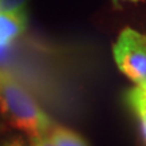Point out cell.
Returning <instances> with one entry per match:
<instances>
[{"instance_id":"1","label":"cell","mask_w":146,"mask_h":146,"mask_svg":"<svg viewBox=\"0 0 146 146\" xmlns=\"http://www.w3.org/2000/svg\"><path fill=\"white\" fill-rule=\"evenodd\" d=\"M0 116L29 138L47 135L54 126L26 88L4 72H0Z\"/></svg>"},{"instance_id":"2","label":"cell","mask_w":146,"mask_h":146,"mask_svg":"<svg viewBox=\"0 0 146 146\" xmlns=\"http://www.w3.org/2000/svg\"><path fill=\"white\" fill-rule=\"evenodd\" d=\"M115 64L137 85L146 84V35L131 27L123 29L112 46Z\"/></svg>"},{"instance_id":"3","label":"cell","mask_w":146,"mask_h":146,"mask_svg":"<svg viewBox=\"0 0 146 146\" xmlns=\"http://www.w3.org/2000/svg\"><path fill=\"white\" fill-rule=\"evenodd\" d=\"M27 29V12H0V54L8 50L11 43L18 39Z\"/></svg>"},{"instance_id":"4","label":"cell","mask_w":146,"mask_h":146,"mask_svg":"<svg viewBox=\"0 0 146 146\" xmlns=\"http://www.w3.org/2000/svg\"><path fill=\"white\" fill-rule=\"evenodd\" d=\"M47 138L50 139L54 146H89V143L72 129L64 127V126H53L49 131Z\"/></svg>"},{"instance_id":"5","label":"cell","mask_w":146,"mask_h":146,"mask_svg":"<svg viewBox=\"0 0 146 146\" xmlns=\"http://www.w3.org/2000/svg\"><path fill=\"white\" fill-rule=\"evenodd\" d=\"M27 0H0V12H14L25 10Z\"/></svg>"},{"instance_id":"6","label":"cell","mask_w":146,"mask_h":146,"mask_svg":"<svg viewBox=\"0 0 146 146\" xmlns=\"http://www.w3.org/2000/svg\"><path fill=\"white\" fill-rule=\"evenodd\" d=\"M0 146H30V142L27 143L25 138L21 135H11L0 141Z\"/></svg>"},{"instance_id":"7","label":"cell","mask_w":146,"mask_h":146,"mask_svg":"<svg viewBox=\"0 0 146 146\" xmlns=\"http://www.w3.org/2000/svg\"><path fill=\"white\" fill-rule=\"evenodd\" d=\"M30 146H54L50 142V139L47 138V135L45 137H36V138H29Z\"/></svg>"},{"instance_id":"8","label":"cell","mask_w":146,"mask_h":146,"mask_svg":"<svg viewBox=\"0 0 146 146\" xmlns=\"http://www.w3.org/2000/svg\"><path fill=\"white\" fill-rule=\"evenodd\" d=\"M137 116L139 119V125H141V133L143 137V141L146 142V111H139L137 112Z\"/></svg>"},{"instance_id":"9","label":"cell","mask_w":146,"mask_h":146,"mask_svg":"<svg viewBox=\"0 0 146 146\" xmlns=\"http://www.w3.org/2000/svg\"><path fill=\"white\" fill-rule=\"evenodd\" d=\"M122 1H133V3H135V1H139V0H112V3H114L115 5H118L119 3H122Z\"/></svg>"}]
</instances>
